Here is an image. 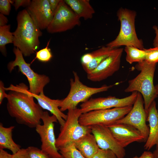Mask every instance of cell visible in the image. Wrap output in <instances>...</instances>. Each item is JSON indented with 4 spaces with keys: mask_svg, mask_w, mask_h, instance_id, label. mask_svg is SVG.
Wrapping results in <instances>:
<instances>
[{
    "mask_svg": "<svg viewBox=\"0 0 158 158\" xmlns=\"http://www.w3.org/2000/svg\"><path fill=\"white\" fill-rule=\"evenodd\" d=\"M5 89L10 91L6 97L7 111L17 123L30 128H35L41 124L43 111L34 101V97L25 84L23 83L16 86L11 84Z\"/></svg>",
    "mask_w": 158,
    "mask_h": 158,
    "instance_id": "6da1fadb",
    "label": "cell"
},
{
    "mask_svg": "<svg viewBox=\"0 0 158 158\" xmlns=\"http://www.w3.org/2000/svg\"><path fill=\"white\" fill-rule=\"evenodd\" d=\"M16 19L17 28L12 32L13 44L23 56H28L39 48V37L42 36V33L26 9L18 12Z\"/></svg>",
    "mask_w": 158,
    "mask_h": 158,
    "instance_id": "7a4b0ae2",
    "label": "cell"
},
{
    "mask_svg": "<svg viewBox=\"0 0 158 158\" xmlns=\"http://www.w3.org/2000/svg\"><path fill=\"white\" fill-rule=\"evenodd\" d=\"M156 64L148 63L145 60L138 63L135 68L140 72L135 78L128 81V86L124 90L126 92L136 91L140 93L147 112L158 96L153 83Z\"/></svg>",
    "mask_w": 158,
    "mask_h": 158,
    "instance_id": "3957f363",
    "label": "cell"
},
{
    "mask_svg": "<svg viewBox=\"0 0 158 158\" xmlns=\"http://www.w3.org/2000/svg\"><path fill=\"white\" fill-rule=\"evenodd\" d=\"M136 12L126 8H121L117 12L118 20L120 23V28L118 35L113 40L107 44L106 46L112 48L122 46H132L143 49L142 41L137 35L135 27Z\"/></svg>",
    "mask_w": 158,
    "mask_h": 158,
    "instance_id": "277c9868",
    "label": "cell"
},
{
    "mask_svg": "<svg viewBox=\"0 0 158 158\" xmlns=\"http://www.w3.org/2000/svg\"><path fill=\"white\" fill-rule=\"evenodd\" d=\"M73 78L70 80V89L66 97L62 101L59 108L63 111L77 108L78 104L89 99L92 95L107 91L114 85H104L99 87H93L84 85L80 80L77 73L73 71Z\"/></svg>",
    "mask_w": 158,
    "mask_h": 158,
    "instance_id": "5b68a950",
    "label": "cell"
},
{
    "mask_svg": "<svg viewBox=\"0 0 158 158\" xmlns=\"http://www.w3.org/2000/svg\"><path fill=\"white\" fill-rule=\"evenodd\" d=\"M82 114L80 108L77 107L68 110L67 118L63 126H61L60 133L56 138V146L58 149L78 140L89 133H92L90 126L81 125L79 118Z\"/></svg>",
    "mask_w": 158,
    "mask_h": 158,
    "instance_id": "8992f818",
    "label": "cell"
},
{
    "mask_svg": "<svg viewBox=\"0 0 158 158\" xmlns=\"http://www.w3.org/2000/svg\"><path fill=\"white\" fill-rule=\"evenodd\" d=\"M13 51L15 59L14 60L9 62L7 65L10 72L17 66L18 71L25 75L28 79L29 85V90L30 93L39 95L44 92V87L50 81L49 77L44 74H38L33 71L30 68V64L25 61L22 53L18 48L14 47Z\"/></svg>",
    "mask_w": 158,
    "mask_h": 158,
    "instance_id": "52a82bcc",
    "label": "cell"
},
{
    "mask_svg": "<svg viewBox=\"0 0 158 158\" xmlns=\"http://www.w3.org/2000/svg\"><path fill=\"white\" fill-rule=\"evenodd\" d=\"M133 106L92 111L82 114L79 119L81 125L90 126L95 125L108 126L114 124L126 115Z\"/></svg>",
    "mask_w": 158,
    "mask_h": 158,
    "instance_id": "ba28073f",
    "label": "cell"
},
{
    "mask_svg": "<svg viewBox=\"0 0 158 158\" xmlns=\"http://www.w3.org/2000/svg\"><path fill=\"white\" fill-rule=\"evenodd\" d=\"M41 120L43 124L35 128L40 138L41 150L50 158H63L56 144L54 127V123L58 122L56 117L54 115L50 116L47 111H45L43 112Z\"/></svg>",
    "mask_w": 158,
    "mask_h": 158,
    "instance_id": "9c48e42d",
    "label": "cell"
},
{
    "mask_svg": "<svg viewBox=\"0 0 158 158\" xmlns=\"http://www.w3.org/2000/svg\"><path fill=\"white\" fill-rule=\"evenodd\" d=\"M80 18L66 3L61 0L53 19L47 29L51 33L63 32L80 24Z\"/></svg>",
    "mask_w": 158,
    "mask_h": 158,
    "instance_id": "30bf717a",
    "label": "cell"
},
{
    "mask_svg": "<svg viewBox=\"0 0 158 158\" xmlns=\"http://www.w3.org/2000/svg\"><path fill=\"white\" fill-rule=\"evenodd\" d=\"M147 116V112L144 108L142 97L141 94L138 92L131 110L116 123L126 124L133 126L141 133L146 142L149 133V128L146 123Z\"/></svg>",
    "mask_w": 158,
    "mask_h": 158,
    "instance_id": "8fae6325",
    "label": "cell"
},
{
    "mask_svg": "<svg viewBox=\"0 0 158 158\" xmlns=\"http://www.w3.org/2000/svg\"><path fill=\"white\" fill-rule=\"evenodd\" d=\"M138 94L137 92H133L130 95L122 98L113 96L91 98L83 102L80 109L83 114L94 110L133 106Z\"/></svg>",
    "mask_w": 158,
    "mask_h": 158,
    "instance_id": "7c38bea8",
    "label": "cell"
},
{
    "mask_svg": "<svg viewBox=\"0 0 158 158\" xmlns=\"http://www.w3.org/2000/svg\"><path fill=\"white\" fill-rule=\"evenodd\" d=\"M123 51L122 48H116L95 68L87 74V79L93 82H99L112 76L120 68Z\"/></svg>",
    "mask_w": 158,
    "mask_h": 158,
    "instance_id": "4fadbf2b",
    "label": "cell"
},
{
    "mask_svg": "<svg viewBox=\"0 0 158 158\" xmlns=\"http://www.w3.org/2000/svg\"><path fill=\"white\" fill-rule=\"evenodd\" d=\"M90 127L99 148L110 150L114 152L117 158H124L126 154L124 148L118 143L107 127L95 125Z\"/></svg>",
    "mask_w": 158,
    "mask_h": 158,
    "instance_id": "5bb4252c",
    "label": "cell"
},
{
    "mask_svg": "<svg viewBox=\"0 0 158 158\" xmlns=\"http://www.w3.org/2000/svg\"><path fill=\"white\" fill-rule=\"evenodd\" d=\"M26 10L41 30L47 28L53 17L48 0H32Z\"/></svg>",
    "mask_w": 158,
    "mask_h": 158,
    "instance_id": "9a60e30c",
    "label": "cell"
},
{
    "mask_svg": "<svg viewBox=\"0 0 158 158\" xmlns=\"http://www.w3.org/2000/svg\"><path fill=\"white\" fill-rule=\"evenodd\" d=\"M107 127L118 143L124 148L134 142H145L141 133L129 125L115 123Z\"/></svg>",
    "mask_w": 158,
    "mask_h": 158,
    "instance_id": "2e32d148",
    "label": "cell"
},
{
    "mask_svg": "<svg viewBox=\"0 0 158 158\" xmlns=\"http://www.w3.org/2000/svg\"><path fill=\"white\" fill-rule=\"evenodd\" d=\"M30 93L36 99L38 104L42 109L48 110L55 116L61 126L64 125L67 116L61 111L59 108L62 99H51L46 96L44 92L39 95Z\"/></svg>",
    "mask_w": 158,
    "mask_h": 158,
    "instance_id": "e0dca14e",
    "label": "cell"
},
{
    "mask_svg": "<svg viewBox=\"0 0 158 158\" xmlns=\"http://www.w3.org/2000/svg\"><path fill=\"white\" fill-rule=\"evenodd\" d=\"M146 121L149 123V133L144 148L149 151L154 145L158 147V111L155 100L148 110Z\"/></svg>",
    "mask_w": 158,
    "mask_h": 158,
    "instance_id": "ac0fdd59",
    "label": "cell"
},
{
    "mask_svg": "<svg viewBox=\"0 0 158 158\" xmlns=\"http://www.w3.org/2000/svg\"><path fill=\"white\" fill-rule=\"evenodd\" d=\"M88 133L74 142L77 149L85 158H91L99 149L95 138Z\"/></svg>",
    "mask_w": 158,
    "mask_h": 158,
    "instance_id": "d6986e66",
    "label": "cell"
},
{
    "mask_svg": "<svg viewBox=\"0 0 158 158\" xmlns=\"http://www.w3.org/2000/svg\"><path fill=\"white\" fill-rule=\"evenodd\" d=\"M116 48H111L106 46H104L90 52L91 60L88 63L82 65L83 69L87 74L89 73L105 59L112 54Z\"/></svg>",
    "mask_w": 158,
    "mask_h": 158,
    "instance_id": "ffe728a7",
    "label": "cell"
},
{
    "mask_svg": "<svg viewBox=\"0 0 158 158\" xmlns=\"http://www.w3.org/2000/svg\"><path fill=\"white\" fill-rule=\"evenodd\" d=\"M66 3L80 18L85 20L92 18L95 11L89 0H64Z\"/></svg>",
    "mask_w": 158,
    "mask_h": 158,
    "instance_id": "44dd1931",
    "label": "cell"
},
{
    "mask_svg": "<svg viewBox=\"0 0 158 158\" xmlns=\"http://www.w3.org/2000/svg\"><path fill=\"white\" fill-rule=\"evenodd\" d=\"M15 126L5 127L0 123V149H8L14 154L18 152L21 146L16 144L12 138V132Z\"/></svg>",
    "mask_w": 158,
    "mask_h": 158,
    "instance_id": "7402d4cb",
    "label": "cell"
},
{
    "mask_svg": "<svg viewBox=\"0 0 158 158\" xmlns=\"http://www.w3.org/2000/svg\"><path fill=\"white\" fill-rule=\"evenodd\" d=\"M124 51L126 53V61L130 64L139 63L145 60L146 52L145 49H139L133 46H125Z\"/></svg>",
    "mask_w": 158,
    "mask_h": 158,
    "instance_id": "603a6c76",
    "label": "cell"
},
{
    "mask_svg": "<svg viewBox=\"0 0 158 158\" xmlns=\"http://www.w3.org/2000/svg\"><path fill=\"white\" fill-rule=\"evenodd\" d=\"M10 24L0 26V51L5 56L7 55L6 45L13 43V41L14 36L10 31Z\"/></svg>",
    "mask_w": 158,
    "mask_h": 158,
    "instance_id": "cb8c5ba5",
    "label": "cell"
},
{
    "mask_svg": "<svg viewBox=\"0 0 158 158\" xmlns=\"http://www.w3.org/2000/svg\"><path fill=\"white\" fill-rule=\"evenodd\" d=\"M63 158H85L76 147L74 142L58 148Z\"/></svg>",
    "mask_w": 158,
    "mask_h": 158,
    "instance_id": "d4e9b609",
    "label": "cell"
},
{
    "mask_svg": "<svg viewBox=\"0 0 158 158\" xmlns=\"http://www.w3.org/2000/svg\"><path fill=\"white\" fill-rule=\"evenodd\" d=\"M50 42V40L48 42L46 47L36 52L35 59L43 62H46L51 60L52 55L51 49L48 47Z\"/></svg>",
    "mask_w": 158,
    "mask_h": 158,
    "instance_id": "484cf974",
    "label": "cell"
},
{
    "mask_svg": "<svg viewBox=\"0 0 158 158\" xmlns=\"http://www.w3.org/2000/svg\"><path fill=\"white\" fill-rule=\"evenodd\" d=\"M29 158H50L38 148L30 146L26 148Z\"/></svg>",
    "mask_w": 158,
    "mask_h": 158,
    "instance_id": "4316f807",
    "label": "cell"
},
{
    "mask_svg": "<svg viewBox=\"0 0 158 158\" xmlns=\"http://www.w3.org/2000/svg\"><path fill=\"white\" fill-rule=\"evenodd\" d=\"M145 49L146 55L145 61L150 63L157 64L158 63V47Z\"/></svg>",
    "mask_w": 158,
    "mask_h": 158,
    "instance_id": "83f0119b",
    "label": "cell"
},
{
    "mask_svg": "<svg viewBox=\"0 0 158 158\" xmlns=\"http://www.w3.org/2000/svg\"><path fill=\"white\" fill-rule=\"evenodd\" d=\"M91 158H117L112 151L99 148L97 152Z\"/></svg>",
    "mask_w": 158,
    "mask_h": 158,
    "instance_id": "f1b7e54d",
    "label": "cell"
},
{
    "mask_svg": "<svg viewBox=\"0 0 158 158\" xmlns=\"http://www.w3.org/2000/svg\"><path fill=\"white\" fill-rule=\"evenodd\" d=\"M13 3V1L0 0V13L4 15H8L11 10V4Z\"/></svg>",
    "mask_w": 158,
    "mask_h": 158,
    "instance_id": "f546056e",
    "label": "cell"
},
{
    "mask_svg": "<svg viewBox=\"0 0 158 158\" xmlns=\"http://www.w3.org/2000/svg\"><path fill=\"white\" fill-rule=\"evenodd\" d=\"M13 5L15 9L17 10L20 6H26L30 4L31 1L30 0H13Z\"/></svg>",
    "mask_w": 158,
    "mask_h": 158,
    "instance_id": "4dcf8cb0",
    "label": "cell"
},
{
    "mask_svg": "<svg viewBox=\"0 0 158 158\" xmlns=\"http://www.w3.org/2000/svg\"><path fill=\"white\" fill-rule=\"evenodd\" d=\"M11 158H29L26 149H20L16 153L12 154Z\"/></svg>",
    "mask_w": 158,
    "mask_h": 158,
    "instance_id": "1f68e13d",
    "label": "cell"
},
{
    "mask_svg": "<svg viewBox=\"0 0 158 158\" xmlns=\"http://www.w3.org/2000/svg\"><path fill=\"white\" fill-rule=\"evenodd\" d=\"M61 0H48L51 11L54 14Z\"/></svg>",
    "mask_w": 158,
    "mask_h": 158,
    "instance_id": "d6a6232c",
    "label": "cell"
},
{
    "mask_svg": "<svg viewBox=\"0 0 158 158\" xmlns=\"http://www.w3.org/2000/svg\"><path fill=\"white\" fill-rule=\"evenodd\" d=\"M5 87L3 82L1 80L0 81V104L1 105L2 101L6 97L7 94L5 91Z\"/></svg>",
    "mask_w": 158,
    "mask_h": 158,
    "instance_id": "836d02e7",
    "label": "cell"
},
{
    "mask_svg": "<svg viewBox=\"0 0 158 158\" xmlns=\"http://www.w3.org/2000/svg\"><path fill=\"white\" fill-rule=\"evenodd\" d=\"M132 158H154L153 152L148 151H144L140 157L135 156Z\"/></svg>",
    "mask_w": 158,
    "mask_h": 158,
    "instance_id": "e575fe53",
    "label": "cell"
},
{
    "mask_svg": "<svg viewBox=\"0 0 158 158\" xmlns=\"http://www.w3.org/2000/svg\"><path fill=\"white\" fill-rule=\"evenodd\" d=\"M153 28L156 34L153 41V45L154 47H158V27L156 25H154Z\"/></svg>",
    "mask_w": 158,
    "mask_h": 158,
    "instance_id": "d590c367",
    "label": "cell"
},
{
    "mask_svg": "<svg viewBox=\"0 0 158 158\" xmlns=\"http://www.w3.org/2000/svg\"><path fill=\"white\" fill-rule=\"evenodd\" d=\"M8 21L6 17L4 14L0 13V26H2L7 25Z\"/></svg>",
    "mask_w": 158,
    "mask_h": 158,
    "instance_id": "8d00e7d4",
    "label": "cell"
},
{
    "mask_svg": "<svg viewBox=\"0 0 158 158\" xmlns=\"http://www.w3.org/2000/svg\"><path fill=\"white\" fill-rule=\"evenodd\" d=\"M12 154L4 149H0V158H11Z\"/></svg>",
    "mask_w": 158,
    "mask_h": 158,
    "instance_id": "74e56055",
    "label": "cell"
},
{
    "mask_svg": "<svg viewBox=\"0 0 158 158\" xmlns=\"http://www.w3.org/2000/svg\"><path fill=\"white\" fill-rule=\"evenodd\" d=\"M154 158H158V147H156L155 150L153 151Z\"/></svg>",
    "mask_w": 158,
    "mask_h": 158,
    "instance_id": "f35d334b",
    "label": "cell"
},
{
    "mask_svg": "<svg viewBox=\"0 0 158 158\" xmlns=\"http://www.w3.org/2000/svg\"><path fill=\"white\" fill-rule=\"evenodd\" d=\"M155 87L156 92L158 95V84L155 85Z\"/></svg>",
    "mask_w": 158,
    "mask_h": 158,
    "instance_id": "ab89813d",
    "label": "cell"
}]
</instances>
